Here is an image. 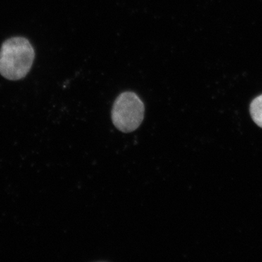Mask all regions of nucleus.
Wrapping results in <instances>:
<instances>
[{
  "label": "nucleus",
  "mask_w": 262,
  "mask_h": 262,
  "mask_svg": "<svg viewBox=\"0 0 262 262\" xmlns=\"http://www.w3.org/2000/svg\"><path fill=\"white\" fill-rule=\"evenodd\" d=\"M145 108L137 94L122 93L114 103L112 118L115 126L123 133L136 130L144 120Z\"/></svg>",
  "instance_id": "obj_2"
},
{
  "label": "nucleus",
  "mask_w": 262,
  "mask_h": 262,
  "mask_svg": "<svg viewBox=\"0 0 262 262\" xmlns=\"http://www.w3.org/2000/svg\"><path fill=\"white\" fill-rule=\"evenodd\" d=\"M34 58V48L27 38H10L0 49V75L7 80H21L32 69Z\"/></svg>",
  "instance_id": "obj_1"
},
{
  "label": "nucleus",
  "mask_w": 262,
  "mask_h": 262,
  "mask_svg": "<svg viewBox=\"0 0 262 262\" xmlns=\"http://www.w3.org/2000/svg\"><path fill=\"white\" fill-rule=\"evenodd\" d=\"M250 113L255 123L262 127V95L253 100L250 105Z\"/></svg>",
  "instance_id": "obj_3"
}]
</instances>
